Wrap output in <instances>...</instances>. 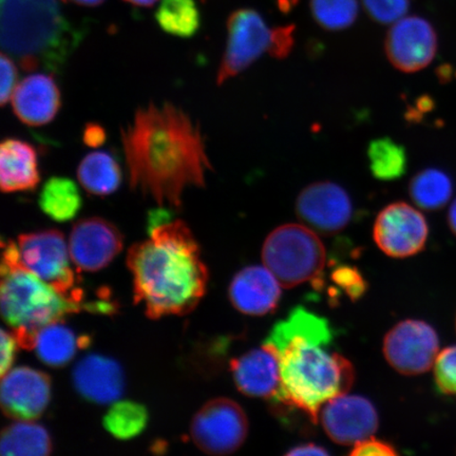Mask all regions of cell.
Listing matches in <instances>:
<instances>
[{
  "instance_id": "obj_1",
  "label": "cell",
  "mask_w": 456,
  "mask_h": 456,
  "mask_svg": "<svg viewBox=\"0 0 456 456\" xmlns=\"http://www.w3.org/2000/svg\"><path fill=\"white\" fill-rule=\"evenodd\" d=\"M122 144L131 190L159 207L180 208L186 188L207 186L213 167L201 129L171 102L139 108Z\"/></svg>"
},
{
  "instance_id": "obj_2",
  "label": "cell",
  "mask_w": 456,
  "mask_h": 456,
  "mask_svg": "<svg viewBox=\"0 0 456 456\" xmlns=\"http://www.w3.org/2000/svg\"><path fill=\"white\" fill-rule=\"evenodd\" d=\"M333 340L327 319L302 306L273 326L264 344L281 364V389L273 402L301 410L316 424L324 404L350 391L355 370L330 350Z\"/></svg>"
},
{
  "instance_id": "obj_3",
  "label": "cell",
  "mask_w": 456,
  "mask_h": 456,
  "mask_svg": "<svg viewBox=\"0 0 456 456\" xmlns=\"http://www.w3.org/2000/svg\"><path fill=\"white\" fill-rule=\"evenodd\" d=\"M150 233L127 256L134 302L144 306L151 319L187 315L204 297L208 282L196 238L182 220L169 221Z\"/></svg>"
},
{
  "instance_id": "obj_4",
  "label": "cell",
  "mask_w": 456,
  "mask_h": 456,
  "mask_svg": "<svg viewBox=\"0 0 456 456\" xmlns=\"http://www.w3.org/2000/svg\"><path fill=\"white\" fill-rule=\"evenodd\" d=\"M2 48L22 69L60 73L85 31L68 20L62 0H2Z\"/></svg>"
},
{
  "instance_id": "obj_5",
  "label": "cell",
  "mask_w": 456,
  "mask_h": 456,
  "mask_svg": "<svg viewBox=\"0 0 456 456\" xmlns=\"http://www.w3.org/2000/svg\"><path fill=\"white\" fill-rule=\"evenodd\" d=\"M0 305L5 323L12 329L22 349L32 350L38 330L62 322L86 305L62 297L49 284L25 269L16 242L3 243Z\"/></svg>"
},
{
  "instance_id": "obj_6",
  "label": "cell",
  "mask_w": 456,
  "mask_h": 456,
  "mask_svg": "<svg viewBox=\"0 0 456 456\" xmlns=\"http://www.w3.org/2000/svg\"><path fill=\"white\" fill-rule=\"evenodd\" d=\"M262 260L282 288L292 289L322 277L327 253L316 232L300 224H284L265 239Z\"/></svg>"
},
{
  "instance_id": "obj_7",
  "label": "cell",
  "mask_w": 456,
  "mask_h": 456,
  "mask_svg": "<svg viewBox=\"0 0 456 456\" xmlns=\"http://www.w3.org/2000/svg\"><path fill=\"white\" fill-rule=\"evenodd\" d=\"M16 244L25 269L49 284L62 297L87 305L83 302V289L77 284L69 247L61 232L45 230L22 233Z\"/></svg>"
},
{
  "instance_id": "obj_8",
  "label": "cell",
  "mask_w": 456,
  "mask_h": 456,
  "mask_svg": "<svg viewBox=\"0 0 456 456\" xmlns=\"http://www.w3.org/2000/svg\"><path fill=\"white\" fill-rule=\"evenodd\" d=\"M248 419L240 404L219 397L204 404L193 416L191 436L196 446L209 455L236 452L247 440Z\"/></svg>"
},
{
  "instance_id": "obj_9",
  "label": "cell",
  "mask_w": 456,
  "mask_h": 456,
  "mask_svg": "<svg viewBox=\"0 0 456 456\" xmlns=\"http://www.w3.org/2000/svg\"><path fill=\"white\" fill-rule=\"evenodd\" d=\"M272 36L273 28L256 11L239 9L232 12L227 20V43L216 73V85L230 81L269 53Z\"/></svg>"
},
{
  "instance_id": "obj_10",
  "label": "cell",
  "mask_w": 456,
  "mask_h": 456,
  "mask_svg": "<svg viewBox=\"0 0 456 456\" xmlns=\"http://www.w3.org/2000/svg\"><path fill=\"white\" fill-rule=\"evenodd\" d=\"M440 341L429 324L404 321L386 335L384 354L390 366L403 375H419L435 366Z\"/></svg>"
},
{
  "instance_id": "obj_11",
  "label": "cell",
  "mask_w": 456,
  "mask_h": 456,
  "mask_svg": "<svg viewBox=\"0 0 456 456\" xmlns=\"http://www.w3.org/2000/svg\"><path fill=\"white\" fill-rule=\"evenodd\" d=\"M428 233L423 214L404 202L387 205L376 216L373 226L375 243L392 258H408L421 252Z\"/></svg>"
},
{
  "instance_id": "obj_12",
  "label": "cell",
  "mask_w": 456,
  "mask_h": 456,
  "mask_svg": "<svg viewBox=\"0 0 456 456\" xmlns=\"http://www.w3.org/2000/svg\"><path fill=\"white\" fill-rule=\"evenodd\" d=\"M352 199L344 187L330 181L315 182L304 188L296 200V214L314 232L335 235L353 218Z\"/></svg>"
},
{
  "instance_id": "obj_13",
  "label": "cell",
  "mask_w": 456,
  "mask_h": 456,
  "mask_svg": "<svg viewBox=\"0 0 456 456\" xmlns=\"http://www.w3.org/2000/svg\"><path fill=\"white\" fill-rule=\"evenodd\" d=\"M436 51L435 28L419 16L403 17L387 34L385 53L399 71L414 73L425 69L435 59Z\"/></svg>"
},
{
  "instance_id": "obj_14",
  "label": "cell",
  "mask_w": 456,
  "mask_h": 456,
  "mask_svg": "<svg viewBox=\"0 0 456 456\" xmlns=\"http://www.w3.org/2000/svg\"><path fill=\"white\" fill-rule=\"evenodd\" d=\"M122 249L123 235L110 221L91 216L72 226L69 252L72 264L79 272L105 269Z\"/></svg>"
},
{
  "instance_id": "obj_15",
  "label": "cell",
  "mask_w": 456,
  "mask_h": 456,
  "mask_svg": "<svg viewBox=\"0 0 456 456\" xmlns=\"http://www.w3.org/2000/svg\"><path fill=\"white\" fill-rule=\"evenodd\" d=\"M321 420L330 440L344 446H355L372 437L379 423L378 411L369 399L346 395L324 404Z\"/></svg>"
},
{
  "instance_id": "obj_16",
  "label": "cell",
  "mask_w": 456,
  "mask_h": 456,
  "mask_svg": "<svg viewBox=\"0 0 456 456\" xmlns=\"http://www.w3.org/2000/svg\"><path fill=\"white\" fill-rule=\"evenodd\" d=\"M51 379L41 370L20 367L2 376L0 403L3 412L14 420H36L48 408Z\"/></svg>"
},
{
  "instance_id": "obj_17",
  "label": "cell",
  "mask_w": 456,
  "mask_h": 456,
  "mask_svg": "<svg viewBox=\"0 0 456 456\" xmlns=\"http://www.w3.org/2000/svg\"><path fill=\"white\" fill-rule=\"evenodd\" d=\"M11 101L16 118L30 127L50 124L61 108L59 85L51 74L43 72L22 79Z\"/></svg>"
},
{
  "instance_id": "obj_18",
  "label": "cell",
  "mask_w": 456,
  "mask_h": 456,
  "mask_svg": "<svg viewBox=\"0 0 456 456\" xmlns=\"http://www.w3.org/2000/svg\"><path fill=\"white\" fill-rule=\"evenodd\" d=\"M281 288L266 266L252 265L236 273L228 296L235 309L245 315L265 316L276 311Z\"/></svg>"
},
{
  "instance_id": "obj_19",
  "label": "cell",
  "mask_w": 456,
  "mask_h": 456,
  "mask_svg": "<svg viewBox=\"0 0 456 456\" xmlns=\"http://www.w3.org/2000/svg\"><path fill=\"white\" fill-rule=\"evenodd\" d=\"M231 370L238 390L248 397L273 402L281 389V364L275 353L265 345L232 359Z\"/></svg>"
},
{
  "instance_id": "obj_20",
  "label": "cell",
  "mask_w": 456,
  "mask_h": 456,
  "mask_svg": "<svg viewBox=\"0 0 456 456\" xmlns=\"http://www.w3.org/2000/svg\"><path fill=\"white\" fill-rule=\"evenodd\" d=\"M72 380L79 395L98 404L116 403L125 389L122 367L114 359L102 355L81 359L73 370Z\"/></svg>"
},
{
  "instance_id": "obj_21",
  "label": "cell",
  "mask_w": 456,
  "mask_h": 456,
  "mask_svg": "<svg viewBox=\"0 0 456 456\" xmlns=\"http://www.w3.org/2000/svg\"><path fill=\"white\" fill-rule=\"evenodd\" d=\"M41 182L38 156L30 142L5 139L0 145V187L4 193L37 190Z\"/></svg>"
},
{
  "instance_id": "obj_22",
  "label": "cell",
  "mask_w": 456,
  "mask_h": 456,
  "mask_svg": "<svg viewBox=\"0 0 456 456\" xmlns=\"http://www.w3.org/2000/svg\"><path fill=\"white\" fill-rule=\"evenodd\" d=\"M88 345V338H77L64 322H57L38 330L32 350L47 366L61 368L69 363L77 352Z\"/></svg>"
},
{
  "instance_id": "obj_23",
  "label": "cell",
  "mask_w": 456,
  "mask_h": 456,
  "mask_svg": "<svg viewBox=\"0 0 456 456\" xmlns=\"http://www.w3.org/2000/svg\"><path fill=\"white\" fill-rule=\"evenodd\" d=\"M77 179L89 195L107 197L121 187L123 173L117 159L110 153L94 151L79 163Z\"/></svg>"
},
{
  "instance_id": "obj_24",
  "label": "cell",
  "mask_w": 456,
  "mask_h": 456,
  "mask_svg": "<svg viewBox=\"0 0 456 456\" xmlns=\"http://www.w3.org/2000/svg\"><path fill=\"white\" fill-rule=\"evenodd\" d=\"M53 450L48 431L33 420H16L4 428L0 438L3 456H47Z\"/></svg>"
},
{
  "instance_id": "obj_25",
  "label": "cell",
  "mask_w": 456,
  "mask_h": 456,
  "mask_svg": "<svg viewBox=\"0 0 456 456\" xmlns=\"http://www.w3.org/2000/svg\"><path fill=\"white\" fill-rule=\"evenodd\" d=\"M38 205L51 220L65 224L77 218L83 207V198L74 181L65 176H53L44 184Z\"/></svg>"
},
{
  "instance_id": "obj_26",
  "label": "cell",
  "mask_w": 456,
  "mask_h": 456,
  "mask_svg": "<svg viewBox=\"0 0 456 456\" xmlns=\"http://www.w3.org/2000/svg\"><path fill=\"white\" fill-rule=\"evenodd\" d=\"M452 182L444 171L428 168L416 174L409 184V195L421 209L435 212L449 202Z\"/></svg>"
},
{
  "instance_id": "obj_27",
  "label": "cell",
  "mask_w": 456,
  "mask_h": 456,
  "mask_svg": "<svg viewBox=\"0 0 456 456\" xmlns=\"http://www.w3.org/2000/svg\"><path fill=\"white\" fill-rule=\"evenodd\" d=\"M156 20L164 32L181 38L192 37L201 26L195 0H161Z\"/></svg>"
},
{
  "instance_id": "obj_28",
  "label": "cell",
  "mask_w": 456,
  "mask_h": 456,
  "mask_svg": "<svg viewBox=\"0 0 456 456\" xmlns=\"http://www.w3.org/2000/svg\"><path fill=\"white\" fill-rule=\"evenodd\" d=\"M370 173L380 181L403 178L408 167L406 150L390 138L376 139L368 147Z\"/></svg>"
},
{
  "instance_id": "obj_29",
  "label": "cell",
  "mask_w": 456,
  "mask_h": 456,
  "mask_svg": "<svg viewBox=\"0 0 456 456\" xmlns=\"http://www.w3.org/2000/svg\"><path fill=\"white\" fill-rule=\"evenodd\" d=\"M102 424L117 440H133L145 430L148 424L147 409L141 403L130 401L113 403Z\"/></svg>"
},
{
  "instance_id": "obj_30",
  "label": "cell",
  "mask_w": 456,
  "mask_h": 456,
  "mask_svg": "<svg viewBox=\"0 0 456 456\" xmlns=\"http://www.w3.org/2000/svg\"><path fill=\"white\" fill-rule=\"evenodd\" d=\"M314 20L328 31H342L354 25L359 13L357 0H310Z\"/></svg>"
},
{
  "instance_id": "obj_31",
  "label": "cell",
  "mask_w": 456,
  "mask_h": 456,
  "mask_svg": "<svg viewBox=\"0 0 456 456\" xmlns=\"http://www.w3.org/2000/svg\"><path fill=\"white\" fill-rule=\"evenodd\" d=\"M364 10L374 21L393 25L408 13L410 0H362Z\"/></svg>"
},
{
  "instance_id": "obj_32",
  "label": "cell",
  "mask_w": 456,
  "mask_h": 456,
  "mask_svg": "<svg viewBox=\"0 0 456 456\" xmlns=\"http://www.w3.org/2000/svg\"><path fill=\"white\" fill-rule=\"evenodd\" d=\"M436 383L444 395H456V346L444 349L435 363Z\"/></svg>"
},
{
  "instance_id": "obj_33",
  "label": "cell",
  "mask_w": 456,
  "mask_h": 456,
  "mask_svg": "<svg viewBox=\"0 0 456 456\" xmlns=\"http://www.w3.org/2000/svg\"><path fill=\"white\" fill-rule=\"evenodd\" d=\"M295 26L273 28L269 54L276 60H284L292 53L295 45Z\"/></svg>"
},
{
  "instance_id": "obj_34",
  "label": "cell",
  "mask_w": 456,
  "mask_h": 456,
  "mask_svg": "<svg viewBox=\"0 0 456 456\" xmlns=\"http://www.w3.org/2000/svg\"><path fill=\"white\" fill-rule=\"evenodd\" d=\"M0 73H2V88H0V104L4 106L12 99L14 91L17 87V77L19 72L15 62L10 55L3 53L0 57Z\"/></svg>"
},
{
  "instance_id": "obj_35",
  "label": "cell",
  "mask_w": 456,
  "mask_h": 456,
  "mask_svg": "<svg viewBox=\"0 0 456 456\" xmlns=\"http://www.w3.org/2000/svg\"><path fill=\"white\" fill-rule=\"evenodd\" d=\"M333 279L352 299L361 297L366 289L362 277L355 269L349 266H342L336 270Z\"/></svg>"
},
{
  "instance_id": "obj_36",
  "label": "cell",
  "mask_w": 456,
  "mask_h": 456,
  "mask_svg": "<svg viewBox=\"0 0 456 456\" xmlns=\"http://www.w3.org/2000/svg\"><path fill=\"white\" fill-rule=\"evenodd\" d=\"M350 454L352 456H393L396 455L397 452L389 443L370 437L368 440L356 444Z\"/></svg>"
},
{
  "instance_id": "obj_37",
  "label": "cell",
  "mask_w": 456,
  "mask_h": 456,
  "mask_svg": "<svg viewBox=\"0 0 456 456\" xmlns=\"http://www.w3.org/2000/svg\"><path fill=\"white\" fill-rule=\"evenodd\" d=\"M19 341H17L15 335L12 332H7L4 329L2 330V362H0V372L2 376L7 374L12 369L17 350L20 347Z\"/></svg>"
},
{
  "instance_id": "obj_38",
  "label": "cell",
  "mask_w": 456,
  "mask_h": 456,
  "mask_svg": "<svg viewBox=\"0 0 456 456\" xmlns=\"http://www.w3.org/2000/svg\"><path fill=\"white\" fill-rule=\"evenodd\" d=\"M83 140L85 144L89 147H100L106 141L105 130L98 124H88L85 127Z\"/></svg>"
},
{
  "instance_id": "obj_39",
  "label": "cell",
  "mask_w": 456,
  "mask_h": 456,
  "mask_svg": "<svg viewBox=\"0 0 456 456\" xmlns=\"http://www.w3.org/2000/svg\"><path fill=\"white\" fill-rule=\"evenodd\" d=\"M328 450L315 444H305L295 447L287 455H328Z\"/></svg>"
},
{
  "instance_id": "obj_40",
  "label": "cell",
  "mask_w": 456,
  "mask_h": 456,
  "mask_svg": "<svg viewBox=\"0 0 456 456\" xmlns=\"http://www.w3.org/2000/svg\"><path fill=\"white\" fill-rule=\"evenodd\" d=\"M448 224L452 231L456 235V199L452 203V207H450L449 214H448Z\"/></svg>"
},
{
  "instance_id": "obj_41",
  "label": "cell",
  "mask_w": 456,
  "mask_h": 456,
  "mask_svg": "<svg viewBox=\"0 0 456 456\" xmlns=\"http://www.w3.org/2000/svg\"><path fill=\"white\" fill-rule=\"evenodd\" d=\"M125 2L136 5V7L150 8L156 4L159 0H125Z\"/></svg>"
},
{
  "instance_id": "obj_42",
  "label": "cell",
  "mask_w": 456,
  "mask_h": 456,
  "mask_svg": "<svg viewBox=\"0 0 456 456\" xmlns=\"http://www.w3.org/2000/svg\"><path fill=\"white\" fill-rule=\"evenodd\" d=\"M74 4L83 5V7H96L105 2V0H69Z\"/></svg>"
}]
</instances>
